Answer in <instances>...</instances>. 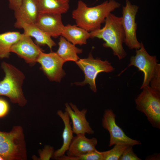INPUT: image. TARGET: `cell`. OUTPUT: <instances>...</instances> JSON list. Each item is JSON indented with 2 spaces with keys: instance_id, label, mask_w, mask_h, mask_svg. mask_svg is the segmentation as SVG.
I'll list each match as a JSON object with an SVG mask.
<instances>
[{
  "instance_id": "obj_7",
  "label": "cell",
  "mask_w": 160,
  "mask_h": 160,
  "mask_svg": "<svg viewBox=\"0 0 160 160\" xmlns=\"http://www.w3.org/2000/svg\"><path fill=\"white\" fill-rule=\"evenodd\" d=\"M125 5L122 6L121 17L125 34L124 43L129 49L137 50L140 48L141 45V42L138 41L136 35L137 25L135 18L139 7L132 4L129 0H125Z\"/></svg>"
},
{
  "instance_id": "obj_25",
  "label": "cell",
  "mask_w": 160,
  "mask_h": 160,
  "mask_svg": "<svg viewBox=\"0 0 160 160\" xmlns=\"http://www.w3.org/2000/svg\"><path fill=\"white\" fill-rule=\"evenodd\" d=\"M133 146L129 145L125 150L119 160H141L134 153Z\"/></svg>"
},
{
  "instance_id": "obj_11",
  "label": "cell",
  "mask_w": 160,
  "mask_h": 160,
  "mask_svg": "<svg viewBox=\"0 0 160 160\" xmlns=\"http://www.w3.org/2000/svg\"><path fill=\"white\" fill-rule=\"evenodd\" d=\"M42 49L35 43L31 37L24 33L22 38L11 47L10 52L16 54L28 64L34 65Z\"/></svg>"
},
{
  "instance_id": "obj_1",
  "label": "cell",
  "mask_w": 160,
  "mask_h": 160,
  "mask_svg": "<svg viewBox=\"0 0 160 160\" xmlns=\"http://www.w3.org/2000/svg\"><path fill=\"white\" fill-rule=\"evenodd\" d=\"M120 6L121 4L115 0H109L89 7L79 0L77 8L72 12V16L77 26L90 32L100 28L107 16Z\"/></svg>"
},
{
  "instance_id": "obj_30",
  "label": "cell",
  "mask_w": 160,
  "mask_h": 160,
  "mask_svg": "<svg viewBox=\"0 0 160 160\" xmlns=\"http://www.w3.org/2000/svg\"><path fill=\"white\" fill-rule=\"evenodd\" d=\"M0 160H4L3 158L1 156H0Z\"/></svg>"
},
{
  "instance_id": "obj_28",
  "label": "cell",
  "mask_w": 160,
  "mask_h": 160,
  "mask_svg": "<svg viewBox=\"0 0 160 160\" xmlns=\"http://www.w3.org/2000/svg\"><path fill=\"white\" fill-rule=\"evenodd\" d=\"M9 6L10 9L14 11L17 10L20 7L23 0H8Z\"/></svg>"
},
{
  "instance_id": "obj_29",
  "label": "cell",
  "mask_w": 160,
  "mask_h": 160,
  "mask_svg": "<svg viewBox=\"0 0 160 160\" xmlns=\"http://www.w3.org/2000/svg\"><path fill=\"white\" fill-rule=\"evenodd\" d=\"M160 154L155 153L148 156H147L145 158V160H158L160 159Z\"/></svg>"
},
{
  "instance_id": "obj_17",
  "label": "cell",
  "mask_w": 160,
  "mask_h": 160,
  "mask_svg": "<svg viewBox=\"0 0 160 160\" xmlns=\"http://www.w3.org/2000/svg\"><path fill=\"white\" fill-rule=\"evenodd\" d=\"M57 114L62 119L64 124V128L62 135V145L60 148L55 151L52 157L53 159H56L65 155L74 137L70 123V118L67 113L59 110L57 111Z\"/></svg>"
},
{
  "instance_id": "obj_12",
  "label": "cell",
  "mask_w": 160,
  "mask_h": 160,
  "mask_svg": "<svg viewBox=\"0 0 160 160\" xmlns=\"http://www.w3.org/2000/svg\"><path fill=\"white\" fill-rule=\"evenodd\" d=\"M65 111L71 119L72 123L73 133L77 135L87 134L92 135L94 131L90 126L86 118L87 109H83L80 111L76 106L72 103L65 104Z\"/></svg>"
},
{
  "instance_id": "obj_20",
  "label": "cell",
  "mask_w": 160,
  "mask_h": 160,
  "mask_svg": "<svg viewBox=\"0 0 160 160\" xmlns=\"http://www.w3.org/2000/svg\"><path fill=\"white\" fill-rule=\"evenodd\" d=\"M70 0H38L40 13L62 14L69 8Z\"/></svg>"
},
{
  "instance_id": "obj_10",
  "label": "cell",
  "mask_w": 160,
  "mask_h": 160,
  "mask_svg": "<svg viewBox=\"0 0 160 160\" xmlns=\"http://www.w3.org/2000/svg\"><path fill=\"white\" fill-rule=\"evenodd\" d=\"M37 62L40 64L41 70L51 81H60L65 74L62 68L65 62L56 52H42Z\"/></svg>"
},
{
  "instance_id": "obj_27",
  "label": "cell",
  "mask_w": 160,
  "mask_h": 160,
  "mask_svg": "<svg viewBox=\"0 0 160 160\" xmlns=\"http://www.w3.org/2000/svg\"><path fill=\"white\" fill-rule=\"evenodd\" d=\"M9 110L8 102L5 100L0 98V118L5 116L8 113Z\"/></svg>"
},
{
  "instance_id": "obj_5",
  "label": "cell",
  "mask_w": 160,
  "mask_h": 160,
  "mask_svg": "<svg viewBox=\"0 0 160 160\" xmlns=\"http://www.w3.org/2000/svg\"><path fill=\"white\" fill-rule=\"evenodd\" d=\"M143 90L135 99L136 108L143 113L154 127L160 129V91L149 85Z\"/></svg>"
},
{
  "instance_id": "obj_23",
  "label": "cell",
  "mask_w": 160,
  "mask_h": 160,
  "mask_svg": "<svg viewBox=\"0 0 160 160\" xmlns=\"http://www.w3.org/2000/svg\"><path fill=\"white\" fill-rule=\"evenodd\" d=\"M59 160H103L102 155L97 149L84 154L76 156H69L65 155L58 158Z\"/></svg>"
},
{
  "instance_id": "obj_18",
  "label": "cell",
  "mask_w": 160,
  "mask_h": 160,
  "mask_svg": "<svg viewBox=\"0 0 160 160\" xmlns=\"http://www.w3.org/2000/svg\"><path fill=\"white\" fill-rule=\"evenodd\" d=\"M61 36L75 45L86 44L90 38L89 32L77 25L70 24L64 26Z\"/></svg>"
},
{
  "instance_id": "obj_14",
  "label": "cell",
  "mask_w": 160,
  "mask_h": 160,
  "mask_svg": "<svg viewBox=\"0 0 160 160\" xmlns=\"http://www.w3.org/2000/svg\"><path fill=\"white\" fill-rule=\"evenodd\" d=\"M14 12L16 19L14 26L21 23L35 24L40 13L38 0H23Z\"/></svg>"
},
{
  "instance_id": "obj_21",
  "label": "cell",
  "mask_w": 160,
  "mask_h": 160,
  "mask_svg": "<svg viewBox=\"0 0 160 160\" xmlns=\"http://www.w3.org/2000/svg\"><path fill=\"white\" fill-rule=\"evenodd\" d=\"M18 31H7L0 34V58H8L12 46L23 36Z\"/></svg>"
},
{
  "instance_id": "obj_19",
  "label": "cell",
  "mask_w": 160,
  "mask_h": 160,
  "mask_svg": "<svg viewBox=\"0 0 160 160\" xmlns=\"http://www.w3.org/2000/svg\"><path fill=\"white\" fill-rule=\"evenodd\" d=\"M58 44L59 48L56 52L65 62L68 61L76 62L79 59L77 54L81 53L82 49L76 47L62 36Z\"/></svg>"
},
{
  "instance_id": "obj_22",
  "label": "cell",
  "mask_w": 160,
  "mask_h": 160,
  "mask_svg": "<svg viewBox=\"0 0 160 160\" xmlns=\"http://www.w3.org/2000/svg\"><path fill=\"white\" fill-rule=\"evenodd\" d=\"M129 145L123 144H116L111 149L100 152L102 155L103 160H119Z\"/></svg>"
},
{
  "instance_id": "obj_24",
  "label": "cell",
  "mask_w": 160,
  "mask_h": 160,
  "mask_svg": "<svg viewBox=\"0 0 160 160\" xmlns=\"http://www.w3.org/2000/svg\"><path fill=\"white\" fill-rule=\"evenodd\" d=\"M150 87L160 91V64H159L150 81Z\"/></svg>"
},
{
  "instance_id": "obj_2",
  "label": "cell",
  "mask_w": 160,
  "mask_h": 160,
  "mask_svg": "<svg viewBox=\"0 0 160 160\" xmlns=\"http://www.w3.org/2000/svg\"><path fill=\"white\" fill-rule=\"evenodd\" d=\"M104 26L102 28L90 32V38L102 39L105 42L103 47L109 48L113 55L119 60L127 55L123 44L124 42L125 34L122 23V17L111 13L106 17Z\"/></svg>"
},
{
  "instance_id": "obj_13",
  "label": "cell",
  "mask_w": 160,
  "mask_h": 160,
  "mask_svg": "<svg viewBox=\"0 0 160 160\" xmlns=\"http://www.w3.org/2000/svg\"><path fill=\"white\" fill-rule=\"evenodd\" d=\"M35 24L51 37L61 36L64 25L61 14L40 13Z\"/></svg>"
},
{
  "instance_id": "obj_26",
  "label": "cell",
  "mask_w": 160,
  "mask_h": 160,
  "mask_svg": "<svg viewBox=\"0 0 160 160\" xmlns=\"http://www.w3.org/2000/svg\"><path fill=\"white\" fill-rule=\"evenodd\" d=\"M55 152L53 147L48 145H46L41 151H39V160H49L52 157Z\"/></svg>"
},
{
  "instance_id": "obj_9",
  "label": "cell",
  "mask_w": 160,
  "mask_h": 160,
  "mask_svg": "<svg viewBox=\"0 0 160 160\" xmlns=\"http://www.w3.org/2000/svg\"><path fill=\"white\" fill-rule=\"evenodd\" d=\"M158 64L156 57L150 55L141 42V47L136 50L135 55L131 57L128 65V67L134 66L137 67L144 73L143 81L140 89L149 85Z\"/></svg>"
},
{
  "instance_id": "obj_15",
  "label": "cell",
  "mask_w": 160,
  "mask_h": 160,
  "mask_svg": "<svg viewBox=\"0 0 160 160\" xmlns=\"http://www.w3.org/2000/svg\"><path fill=\"white\" fill-rule=\"evenodd\" d=\"M85 134H80L73 137L69 148L66 151L67 155L76 156L84 154L96 150L97 143L96 138H87Z\"/></svg>"
},
{
  "instance_id": "obj_16",
  "label": "cell",
  "mask_w": 160,
  "mask_h": 160,
  "mask_svg": "<svg viewBox=\"0 0 160 160\" xmlns=\"http://www.w3.org/2000/svg\"><path fill=\"white\" fill-rule=\"evenodd\" d=\"M14 26L15 28L23 29V33L34 38L35 43L39 46L47 45L52 50V47L56 45L51 37L35 24L21 23Z\"/></svg>"
},
{
  "instance_id": "obj_4",
  "label": "cell",
  "mask_w": 160,
  "mask_h": 160,
  "mask_svg": "<svg viewBox=\"0 0 160 160\" xmlns=\"http://www.w3.org/2000/svg\"><path fill=\"white\" fill-rule=\"evenodd\" d=\"M0 156L4 160H25L27 157L23 129L14 126L9 132L0 131Z\"/></svg>"
},
{
  "instance_id": "obj_3",
  "label": "cell",
  "mask_w": 160,
  "mask_h": 160,
  "mask_svg": "<svg viewBox=\"0 0 160 160\" xmlns=\"http://www.w3.org/2000/svg\"><path fill=\"white\" fill-rule=\"evenodd\" d=\"M1 67L5 75L0 81V96L7 97L12 103L24 106L27 101L22 89L25 78L24 74L15 66L5 62L1 63Z\"/></svg>"
},
{
  "instance_id": "obj_8",
  "label": "cell",
  "mask_w": 160,
  "mask_h": 160,
  "mask_svg": "<svg viewBox=\"0 0 160 160\" xmlns=\"http://www.w3.org/2000/svg\"><path fill=\"white\" fill-rule=\"evenodd\" d=\"M116 116L111 109H106L102 120L103 128L109 132L110 136L108 146L118 144H123L132 146L141 145L139 140H134L127 136L116 122Z\"/></svg>"
},
{
  "instance_id": "obj_6",
  "label": "cell",
  "mask_w": 160,
  "mask_h": 160,
  "mask_svg": "<svg viewBox=\"0 0 160 160\" xmlns=\"http://www.w3.org/2000/svg\"><path fill=\"white\" fill-rule=\"evenodd\" d=\"M75 62L83 71L85 79L82 82H76L75 84L80 86L89 84L91 89L95 92L97 90L95 79L98 74L102 72H111L114 69L108 61H103L98 58L95 59L91 54L88 58L79 59Z\"/></svg>"
}]
</instances>
